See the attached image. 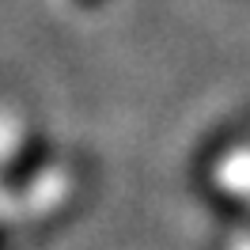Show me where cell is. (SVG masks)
I'll list each match as a JSON object with an SVG mask.
<instances>
[{"mask_svg": "<svg viewBox=\"0 0 250 250\" xmlns=\"http://www.w3.org/2000/svg\"><path fill=\"white\" fill-rule=\"evenodd\" d=\"M64 4H72V8H87V4H95V0H64Z\"/></svg>", "mask_w": 250, "mask_h": 250, "instance_id": "6da1fadb", "label": "cell"}]
</instances>
